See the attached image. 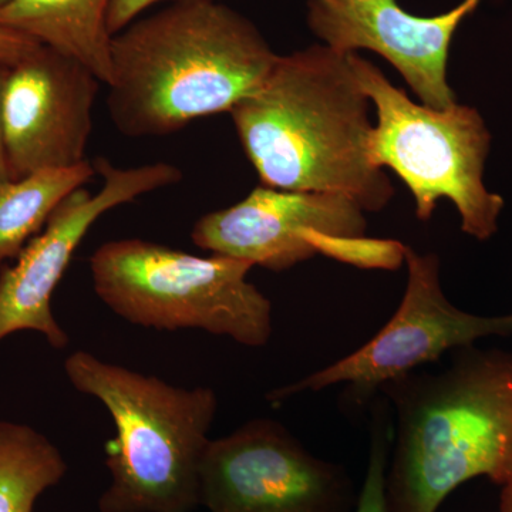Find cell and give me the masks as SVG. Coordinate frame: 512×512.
Masks as SVG:
<instances>
[{
    "label": "cell",
    "instance_id": "e0dca14e",
    "mask_svg": "<svg viewBox=\"0 0 512 512\" xmlns=\"http://www.w3.org/2000/svg\"><path fill=\"white\" fill-rule=\"evenodd\" d=\"M393 443L392 407L383 396L373 400L370 423V453L365 484L355 512H387L384 481Z\"/></svg>",
    "mask_w": 512,
    "mask_h": 512
},
{
    "label": "cell",
    "instance_id": "7402d4cb",
    "mask_svg": "<svg viewBox=\"0 0 512 512\" xmlns=\"http://www.w3.org/2000/svg\"><path fill=\"white\" fill-rule=\"evenodd\" d=\"M9 2H10V0H0V9H2L3 6L8 5Z\"/></svg>",
    "mask_w": 512,
    "mask_h": 512
},
{
    "label": "cell",
    "instance_id": "8992f818",
    "mask_svg": "<svg viewBox=\"0 0 512 512\" xmlns=\"http://www.w3.org/2000/svg\"><path fill=\"white\" fill-rule=\"evenodd\" d=\"M350 64L376 107L370 158L399 175L416 201L417 218L430 220L437 202L447 198L463 232L478 241L493 237L504 200L484 185L491 134L481 114L458 103L444 110L414 103L369 60L350 53Z\"/></svg>",
    "mask_w": 512,
    "mask_h": 512
},
{
    "label": "cell",
    "instance_id": "5bb4252c",
    "mask_svg": "<svg viewBox=\"0 0 512 512\" xmlns=\"http://www.w3.org/2000/svg\"><path fill=\"white\" fill-rule=\"evenodd\" d=\"M89 161L36 171L0 185V265L20 252L46 227L56 208L96 175Z\"/></svg>",
    "mask_w": 512,
    "mask_h": 512
},
{
    "label": "cell",
    "instance_id": "30bf717a",
    "mask_svg": "<svg viewBox=\"0 0 512 512\" xmlns=\"http://www.w3.org/2000/svg\"><path fill=\"white\" fill-rule=\"evenodd\" d=\"M100 83L89 67L45 45L9 67L3 121L12 180L87 161Z\"/></svg>",
    "mask_w": 512,
    "mask_h": 512
},
{
    "label": "cell",
    "instance_id": "44dd1931",
    "mask_svg": "<svg viewBox=\"0 0 512 512\" xmlns=\"http://www.w3.org/2000/svg\"><path fill=\"white\" fill-rule=\"evenodd\" d=\"M498 512H512V477L503 485Z\"/></svg>",
    "mask_w": 512,
    "mask_h": 512
},
{
    "label": "cell",
    "instance_id": "9c48e42d",
    "mask_svg": "<svg viewBox=\"0 0 512 512\" xmlns=\"http://www.w3.org/2000/svg\"><path fill=\"white\" fill-rule=\"evenodd\" d=\"M103 185L96 192L79 188L53 212L46 227L0 274V342L12 333L33 330L52 348L70 338L52 312V296L87 232L107 212L150 192L181 183L177 165L153 163L123 168L107 158L94 161Z\"/></svg>",
    "mask_w": 512,
    "mask_h": 512
},
{
    "label": "cell",
    "instance_id": "7a4b0ae2",
    "mask_svg": "<svg viewBox=\"0 0 512 512\" xmlns=\"http://www.w3.org/2000/svg\"><path fill=\"white\" fill-rule=\"evenodd\" d=\"M107 110L131 138L164 137L231 113L278 59L254 23L220 0L171 3L111 39Z\"/></svg>",
    "mask_w": 512,
    "mask_h": 512
},
{
    "label": "cell",
    "instance_id": "7c38bea8",
    "mask_svg": "<svg viewBox=\"0 0 512 512\" xmlns=\"http://www.w3.org/2000/svg\"><path fill=\"white\" fill-rule=\"evenodd\" d=\"M366 229L365 211L345 195L261 184L232 207L202 215L191 239L212 254L284 272L318 255L311 245L313 232L363 237Z\"/></svg>",
    "mask_w": 512,
    "mask_h": 512
},
{
    "label": "cell",
    "instance_id": "d6986e66",
    "mask_svg": "<svg viewBox=\"0 0 512 512\" xmlns=\"http://www.w3.org/2000/svg\"><path fill=\"white\" fill-rule=\"evenodd\" d=\"M40 46L42 43L33 37L0 25V66H15L32 55Z\"/></svg>",
    "mask_w": 512,
    "mask_h": 512
},
{
    "label": "cell",
    "instance_id": "52a82bcc",
    "mask_svg": "<svg viewBox=\"0 0 512 512\" xmlns=\"http://www.w3.org/2000/svg\"><path fill=\"white\" fill-rule=\"evenodd\" d=\"M404 264L407 285L402 303L375 338L299 382L272 390L266 400L284 403L295 394L320 392L342 383L348 387L345 402L349 406H366L383 384L437 362L444 353L487 336L512 335V313L488 318L451 305L441 289L436 254H419L406 247Z\"/></svg>",
    "mask_w": 512,
    "mask_h": 512
},
{
    "label": "cell",
    "instance_id": "8fae6325",
    "mask_svg": "<svg viewBox=\"0 0 512 512\" xmlns=\"http://www.w3.org/2000/svg\"><path fill=\"white\" fill-rule=\"evenodd\" d=\"M480 3L463 0L440 15L417 16L397 0H308L306 22L322 45L343 53L370 50L383 57L421 104L444 110L457 103L447 82L451 43Z\"/></svg>",
    "mask_w": 512,
    "mask_h": 512
},
{
    "label": "cell",
    "instance_id": "9a60e30c",
    "mask_svg": "<svg viewBox=\"0 0 512 512\" xmlns=\"http://www.w3.org/2000/svg\"><path fill=\"white\" fill-rule=\"evenodd\" d=\"M67 473L59 448L26 424L0 420V512H33Z\"/></svg>",
    "mask_w": 512,
    "mask_h": 512
},
{
    "label": "cell",
    "instance_id": "2e32d148",
    "mask_svg": "<svg viewBox=\"0 0 512 512\" xmlns=\"http://www.w3.org/2000/svg\"><path fill=\"white\" fill-rule=\"evenodd\" d=\"M311 245L318 254L365 269L394 271L406 262V245L393 239L338 237L313 232Z\"/></svg>",
    "mask_w": 512,
    "mask_h": 512
},
{
    "label": "cell",
    "instance_id": "4fadbf2b",
    "mask_svg": "<svg viewBox=\"0 0 512 512\" xmlns=\"http://www.w3.org/2000/svg\"><path fill=\"white\" fill-rule=\"evenodd\" d=\"M111 0H10L0 9V25L33 37L83 63L107 84L111 74Z\"/></svg>",
    "mask_w": 512,
    "mask_h": 512
},
{
    "label": "cell",
    "instance_id": "ac0fdd59",
    "mask_svg": "<svg viewBox=\"0 0 512 512\" xmlns=\"http://www.w3.org/2000/svg\"><path fill=\"white\" fill-rule=\"evenodd\" d=\"M188 2V0H111L107 26L111 36L127 28L134 20L144 16L147 10L157 5H171V3Z\"/></svg>",
    "mask_w": 512,
    "mask_h": 512
},
{
    "label": "cell",
    "instance_id": "ffe728a7",
    "mask_svg": "<svg viewBox=\"0 0 512 512\" xmlns=\"http://www.w3.org/2000/svg\"><path fill=\"white\" fill-rule=\"evenodd\" d=\"M9 67L0 66V185L12 181L10 175L8 153H6L5 121H3V92Z\"/></svg>",
    "mask_w": 512,
    "mask_h": 512
},
{
    "label": "cell",
    "instance_id": "5b68a950",
    "mask_svg": "<svg viewBox=\"0 0 512 512\" xmlns=\"http://www.w3.org/2000/svg\"><path fill=\"white\" fill-rule=\"evenodd\" d=\"M93 288L117 316L157 330L197 329L262 348L274 333L272 303L231 256L187 254L140 238L100 245L90 256Z\"/></svg>",
    "mask_w": 512,
    "mask_h": 512
},
{
    "label": "cell",
    "instance_id": "6da1fadb",
    "mask_svg": "<svg viewBox=\"0 0 512 512\" xmlns=\"http://www.w3.org/2000/svg\"><path fill=\"white\" fill-rule=\"evenodd\" d=\"M370 103L350 53L313 45L279 55L231 116L262 185L345 195L375 212L389 204L394 188L370 158Z\"/></svg>",
    "mask_w": 512,
    "mask_h": 512
},
{
    "label": "cell",
    "instance_id": "3957f363",
    "mask_svg": "<svg viewBox=\"0 0 512 512\" xmlns=\"http://www.w3.org/2000/svg\"><path fill=\"white\" fill-rule=\"evenodd\" d=\"M439 373L413 372L380 387L393 414L387 512H437L461 484L512 477V355L453 350Z\"/></svg>",
    "mask_w": 512,
    "mask_h": 512
},
{
    "label": "cell",
    "instance_id": "277c9868",
    "mask_svg": "<svg viewBox=\"0 0 512 512\" xmlns=\"http://www.w3.org/2000/svg\"><path fill=\"white\" fill-rule=\"evenodd\" d=\"M77 392L106 407L110 485L100 512H191L201 505V468L218 412L211 387L173 386L77 350L64 362Z\"/></svg>",
    "mask_w": 512,
    "mask_h": 512
},
{
    "label": "cell",
    "instance_id": "ba28073f",
    "mask_svg": "<svg viewBox=\"0 0 512 512\" xmlns=\"http://www.w3.org/2000/svg\"><path fill=\"white\" fill-rule=\"evenodd\" d=\"M348 471L313 456L271 419L247 421L211 440L201 468V505L210 512H355Z\"/></svg>",
    "mask_w": 512,
    "mask_h": 512
}]
</instances>
